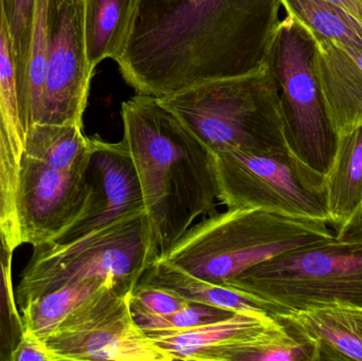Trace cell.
<instances>
[{
    "label": "cell",
    "mask_w": 362,
    "mask_h": 361,
    "mask_svg": "<svg viewBox=\"0 0 362 361\" xmlns=\"http://www.w3.org/2000/svg\"><path fill=\"white\" fill-rule=\"evenodd\" d=\"M121 114L161 258L198 220L216 212L215 154L154 95L136 93Z\"/></svg>",
    "instance_id": "cell-2"
},
{
    "label": "cell",
    "mask_w": 362,
    "mask_h": 361,
    "mask_svg": "<svg viewBox=\"0 0 362 361\" xmlns=\"http://www.w3.org/2000/svg\"><path fill=\"white\" fill-rule=\"evenodd\" d=\"M316 40L317 69L334 131L362 126V48Z\"/></svg>",
    "instance_id": "cell-14"
},
{
    "label": "cell",
    "mask_w": 362,
    "mask_h": 361,
    "mask_svg": "<svg viewBox=\"0 0 362 361\" xmlns=\"http://www.w3.org/2000/svg\"><path fill=\"white\" fill-rule=\"evenodd\" d=\"M159 259L146 211L101 228L35 246L15 292L19 307L31 299L85 280H101L129 294Z\"/></svg>",
    "instance_id": "cell-4"
},
{
    "label": "cell",
    "mask_w": 362,
    "mask_h": 361,
    "mask_svg": "<svg viewBox=\"0 0 362 361\" xmlns=\"http://www.w3.org/2000/svg\"><path fill=\"white\" fill-rule=\"evenodd\" d=\"M47 4L38 0L35 28L30 49L25 95L19 107L21 124L25 131L30 125L40 123L44 104L47 78Z\"/></svg>",
    "instance_id": "cell-23"
},
{
    "label": "cell",
    "mask_w": 362,
    "mask_h": 361,
    "mask_svg": "<svg viewBox=\"0 0 362 361\" xmlns=\"http://www.w3.org/2000/svg\"><path fill=\"white\" fill-rule=\"evenodd\" d=\"M358 1L362 4V0H358Z\"/></svg>",
    "instance_id": "cell-33"
},
{
    "label": "cell",
    "mask_w": 362,
    "mask_h": 361,
    "mask_svg": "<svg viewBox=\"0 0 362 361\" xmlns=\"http://www.w3.org/2000/svg\"><path fill=\"white\" fill-rule=\"evenodd\" d=\"M335 237L339 241L362 243V205L351 222L335 233Z\"/></svg>",
    "instance_id": "cell-30"
},
{
    "label": "cell",
    "mask_w": 362,
    "mask_h": 361,
    "mask_svg": "<svg viewBox=\"0 0 362 361\" xmlns=\"http://www.w3.org/2000/svg\"><path fill=\"white\" fill-rule=\"evenodd\" d=\"M2 6L14 54L19 108L25 95V74L35 28L38 0H2Z\"/></svg>",
    "instance_id": "cell-24"
},
{
    "label": "cell",
    "mask_w": 362,
    "mask_h": 361,
    "mask_svg": "<svg viewBox=\"0 0 362 361\" xmlns=\"http://www.w3.org/2000/svg\"><path fill=\"white\" fill-rule=\"evenodd\" d=\"M132 292L103 285L42 341L55 361H173L139 328Z\"/></svg>",
    "instance_id": "cell-9"
},
{
    "label": "cell",
    "mask_w": 362,
    "mask_h": 361,
    "mask_svg": "<svg viewBox=\"0 0 362 361\" xmlns=\"http://www.w3.org/2000/svg\"><path fill=\"white\" fill-rule=\"evenodd\" d=\"M316 345L319 360L362 361V309L327 305L276 316Z\"/></svg>",
    "instance_id": "cell-15"
},
{
    "label": "cell",
    "mask_w": 362,
    "mask_h": 361,
    "mask_svg": "<svg viewBox=\"0 0 362 361\" xmlns=\"http://www.w3.org/2000/svg\"><path fill=\"white\" fill-rule=\"evenodd\" d=\"M0 103L6 117V124L13 143L18 154L23 155L25 131L19 116L17 97L16 68L10 31L4 15L2 0H0Z\"/></svg>",
    "instance_id": "cell-26"
},
{
    "label": "cell",
    "mask_w": 362,
    "mask_h": 361,
    "mask_svg": "<svg viewBox=\"0 0 362 361\" xmlns=\"http://www.w3.org/2000/svg\"><path fill=\"white\" fill-rule=\"evenodd\" d=\"M282 324H283V322H282ZM283 328H284V324H283ZM283 328H282V329H283ZM282 329H281V330H282ZM281 330H280V331H281ZM276 333H278V332H276ZM274 334H276V333H274ZM270 337H272V336H270ZM270 337H269V338H270ZM265 341H264V343H265ZM263 343H262V345H263ZM257 350H259V349H257ZM252 356H253V355H252ZM251 358H252V357H251ZM250 361H251V360H250Z\"/></svg>",
    "instance_id": "cell-32"
},
{
    "label": "cell",
    "mask_w": 362,
    "mask_h": 361,
    "mask_svg": "<svg viewBox=\"0 0 362 361\" xmlns=\"http://www.w3.org/2000/svg\"><path fill=\"white\" fill-rule=\"evenodd\" d=\"M265 67L276 87L289 150L310 171L325 177L337 135L317 69L316 38L287 15L274 30Z\"/></svg>",
    "instance_id": "cell-7"
},
{
    "label": "cell",
    "mask_w": 362,
    "mask_h": 361,
    "mask_svg": "<svg viewBox=\"0 0 362 361\" xmlns=\"http://www.w3.org/2000/svg\"><path fill=\"white\" fill-rule=\"evenodd\" d=\"M287 14L297 19L317 40L362 48V23L348 11L327 0H280Z\"/></svg>",
    "instance_id": "cell-21"
},
{
    "label": "cell",
    "mask_w": 362,
    "mask_h": 361,
    "mask_svg": "<svg viewBox=\"0 0 362 361\" xmlns=\"http://www.w3.org/2000/svg\"><path fill=\"white\" fill-rule=\"evenodd\" d=\"M138 284L167 288L189 303L209 305L232 312L268 313L251 299L187 273L165 259H157L142 276Z\"/></svg>",
    "instance_id": "cell-18"
},
{
    "label": "cell",
    "mask_w": 362,
    "mask_h": 361,
    "mask_svg": "<svg viewBox=\"0 0 362 361\" xmlns=\"http://www.w3.org/2000/svg\"><path fill=\"white\" fill-rule=\"evenodd\" d=\"M88 175L89 169L59 171L21 156L17 215L23 244L57 241L93 213L99 193Z\"/></svg>",
    "instance_id": "cell-10"
},
{
    "label": "cell",
    "mask_w": 362,
    "mask_h": 361,
    "mask_svg": "<svg viewBox=\"0 0 362 361\" xmlns=\"http://www.w3.org/2000/svg\"><path fill=\"white\" fill-rule=\"evenodd\" d=\"M91 154L93 142L82 126L35 123L25 129L23 156L47 167L59 171L88 170Z\"/></svg>",
    "instance_id": "cell-17"
},
{
    "label": "cell",
    "mask_w": 362,
    "mask_h": 361,
    "mask_svg": "<svg viewBox=\"0 0 362 361\" xmlns=\"http://www.w3.org/2000/svg\"><path fill=\"white\" fill-rule=\"evenodd\" d=\"M218 285L270 315L339 305L362 309V243L325 239L291 250Z\"/></svg>",
    "instance_id": "cell-6"
},
{
    "label": "cell",
    "mask_w": 362,
    "mask_h": 361,
    "mask_svg": "<svg viewBox=\"0 0 362 361\" xmlns=\"http://www.w3.org/2000/svg\"><path fill=\"white\" fill-rule=\"evenodd\" d=\"M327 225L262 209H227L195 223L159 259L219 284L285 252L333 239Z\"/></svg>",
    "instance_id": "cell-3"
},
{
    "label": "cell",
    "mask_w": 362,
    "mask_h": 361,
    "mask_svg": "<svg viewBox=\"0 0 362 361\" xmlns=\"http://www.w3.org/2000/svg\"><path fill=\"white\" fill-rule=\"evenodd\" d=\"M218 199L227 209L252 208L327 223L323 177L293 153H215Z\"/></svg>",
    "instance_id": "cell-8"
},
{
    "label": "cell",
    "mask_w": 362,
    "mask_h": 361,
    "mask_svg": "<svg viewBox=\"0 0 362 361\" xmlns=\"http://www.w3.org/2000/svg\"><path fill=\"white\" fill-rule=\"evenodd\" d=\"M105 284L110 285L101 280H85L31 299L18 309L23 331L44 341L67 315Z\"/></svg>",
    "instance_id": "cell-20"
},
{
    "label": "cell",
    "mask_w": 362,
    "mask_h": 361,
    "mask_svg": "<svg viewBox=\"0 0 362 361\" xmlns=\"http://www.w3.org/2000/svg\"><path fill=\"white\" fill-rule=\"evenodd\" d=\"M135 0H84V29L91 70L116 59L131 25Z\"/></svg>",
    "instance_id": "cell-19"
},
{
    "label": "cell",
    "mask_w": 362,
    "mask_h": 361,
    "mask_svg": "<svg viewBox=\"0 0 362 361\" xmlns=\"http://www.w3.org/2000/svg\"><path fill=\"white\" fill-rule=\"evenodd\" d=\"M281 328L282 322L266 312H234L218 321L148 336L173 360L249 361Z\"/></svg>",
    "instance_id": "cell-12"
},
{
    "label": "cell",
    "mask_w": 362,
    "mask_h": 361,
    "mask_svg": "<svg viewBox=\"0 0 362 361\" xmlns=\"http://www.w3.org/2000/svg\"><path fill=\"white\" fill-rule=\"evenodd\" d=\"M47 78L40 123L78 125L93 71L87 57L84 0H48Z\"/></svg>",
    "instance_id": "cell-11"
},
{
    "label": "cell",
    "mask_w": 362,
    "mask_h": 361,
    "mask_svg": "<svg viewBox=\"0 0 362 361\" xmlns=\"http://www.w3.org/2000/svg\"><path fill=\"white\" fill-rule=\"evenodd\" d=\"M323 197L334 233L351 222L362 205V126L337 135L323 177Z\"/></svg>",
    "instance_id": "cell-16"
},
{
    "label": "cell",
    "mask_w": 362,
    "mask_h": 361,
    "mask_svg": "<svg viewBox=\"0 0 362 361\" xmlns=\"http://www.w3.org/2000/svg\"><path fill=\"white\" fill-rule=\"evenodd\" d=\"M234 312L209 305L191 303L185 309L169 315H146L133 314L134 319L146 335L158 333L180 332L211 322L225 319Z\"/></svg>",
    "instance_id": "cell-27"
},
{
    "label": "cell",
    "mask_w": 362,
    "mask_h": 361,
    "mask_svg": "<svg viewBox=\"0 0 362 361\" xmlns=\"http://www.w3.org/2000/svg\"><path fill=\"white\" fill-rule=\"evenodd\" d=\"M91 142L93 154L89 167L97 178L95 184L99 201L88 218L59 239L82 235L125 216L146 211L139 178L124 141L110 143L95 136Z\"/></svg>",
    "instance_id": "cell-13"
},
{
    "label": "cell",
    "mask_w": 362,
    "mask_h": 361,
    "mask_svg": "<svg viewBox=\"0 0 362 361\" xmlns=\"http://www.w3.org/2000/svg\"><path fill=\"white\" fill-rule=\"evenodd\" d=\"M21 160L0 103V232L13 252L23 244L17 215Z\"/></svg>",
    "instance_id": "cell-22"
},
{
    "label": "cell",
    "mask_w": 362,
    "mask_h": 361,
    "mask_svg": "<svg viewBox=\"0 0 362 361\" xmlns=\"http://www.w3.org/2000/svg\"><path fill=\"white\" fill-rule=\"evenodd\" d=\"M327 1L332 2L344 10L348 11L362 23V4L358 0H327Z\"/></svg>",
    "instance_id": "cell-31"
},
{
    "label": "cell",
    "mask_w": 362,
    "mask_h": 361,
    "mask_svg": "<svg viewBox=\"0 0 362 361\" xmlns=\"http://www.w3.org/2000/svg\"><path fill=\"white\" fill-rule=\"evenodd\" d=\"M13 251L0 232V361H12L23 334L12 280Z\"/></svg>",
    "instance_id": "cell-25"
},
{
    "label": "cell",
    "mask_w": 362,
    "mask_h": 361,
    "mask_svg": "<svg viewBox=\"0 0 362 361\" xmlns=\"http://www.w3.org/2000/svg\"><path fill=\"white\" fill-rule=\"evenodd\" d=\"M132 314L169 315L185 309L191 303L167 288L137 284L129 299Z\"/></svg>",
    "instance_id": "cell-28"
},
{
    "label": "cell",
    "mask_w": 362,
    "mask_h": 361,
    "mask_svg": "<svg viewBox=\"0 0 362 361\" xmlns=\"http://www.w3.org/2000/svg\"><path fill=\"white\" fill-rule=\"evenodd\" d=\"M280 0H135L115 59L139 95L163 97L265 67Z\"/></svg>",
    "instance_id": "cell-1"
},
{
    "label": "cell",
    "mask_w": 362,
    "mask_h": 361,
    "mask_svg": "<svg viewBox=\"0 0 362 361\" xmlns=\"http://www.w3.org/2000/svg\"><path fill=\"white\" fill-rule=\"evenodd\" d=\"M12 361H55L40 338L23 331V337L13 353Z\"/></svg>",
    "instance_id": "cell-29"
},
{
    "label": "cell",
    "mask_w": 362,
    "mask_h": 361,
    "mask_svg": "<svg viewBox=\"0 0 362 361\" xmlns=\"http://www.w3.org/2000/svg\"><path fill=\"white\" fill-rule=\"evenodd\" d=\"M158 99L214 154L291 153L276 87L266 67L245 76L206 81Z\"/></svg>",
    "instance_id": "cell-5"
}]
</instances>
